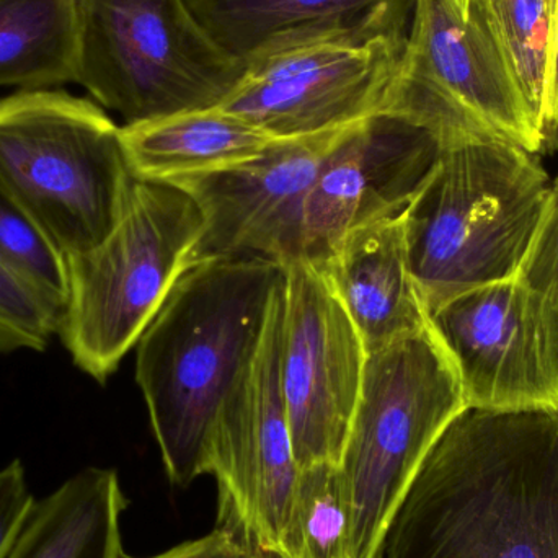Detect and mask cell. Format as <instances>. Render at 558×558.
<instances>
[{
    "instance_id": "20",
    "label": "cell",
    "mask_w": 558,
    "mask_h": 558,
    "mask_svg": "<svg viewBox=\"0 0 558 558\" xmlns=\"http://www.w3.org/2000/svg\"><path fill=\"white\" fill-rule=\"evenodd\" d=\"M350 505L331 462L299 471L277 558H351Z\"/></svg>"
},
{
    "instance_id": "21",
    "label": "cell",
    "mask_w": 558,
    "mask_h": 558,
    "mask_svg": "<svg viewBox=\"0 0 558 558\" xmlns=\"http://www.w3.org/2000/svg\"><path fill=\"white\" fill-rule=\"evenodd\" d=\"M556 3L557 0H472L471 3L484 16L543 131Z\"/></svg>"
},
{
    "instance_id": "9",
    "label": "cell",
    "mask_w": 558,
    "mask_h": 558,
    "mask_svg": "<svg viewBox=\"0 0 558 558\" xmlns=\"http://www.w3.org/2000/svg\"><path fill=\"white\" fill-rule=\"evenodd\" d=\"M284 299L286 277L257 353L219 407L205 462L218 482V527L275 558L301 471L282 393Z\"/></svg>"
},
{
    "instance_id": "26",
    "label": "cell",
    "mask_w": 558,
    "mask_h": 558,
    "mask_svg": "<svg viewBox=\"0 0 558 558\" xmlns=\"http://www.w3.org/2000/svg\"><path fill=\"white\" fill-rule=\"evenodd\" d=\"M123 558L130 557L124 554ZM147 558H275L248 546L244 539L235 536L231 531L216 527L213 533L172 547L167 553Z\"/></svg>"
},
{
    "instance_id": "7",
    "label": "cell",
    "mask_w": 558,
    "mask_h": 558,
    "mask_svg": "<svg viewBox=\"0 0 558 558\" xmlns=\"http://www.w3.org/2000/svg\"><path fill=\"white\" fill-rule=\"evenodd\" d=\"M242 72L186 0H78L75 84L124 124L221 105Z\"/></svg>"
},
{
    "instance_id": "5",
    "label": "cell",
    "mask_w": 558,
    "mask_h": 558,
    "mask_svg": "<svg viewBox=\"0 0 558 558\" xmlns=\"http://www.w3.org/2000/svg\"><path fill=\"white\" fill-rule=\"evenodd\" d=\"M202 231V213L183 190L136 179L113 231L65 257L69 298L58 335L82 373L107 383L192 265Z\"/></svg>"
},
{
    "instance_id": "16",
    "label": "cell",
    "mask_w": 558,
    "mask_h": 558,
    "mask_svg": "<svg viewBox=\"0 0 558 558\" xmlns=\"http://www.w3.org/2000/svg\"><path fill=\"white\" fill-rule=\"evenodd\" d=\"M209 38L242 64L265 49L327 33L407 38L415 0H186Z\"/></svg>"
},
{
    "instance_id": "23",
    "label": "cell",
    "mask_w": 558,
    "mask_h": 558,
    "mask_svg": "<svg viewBox=\"0 0 558 558\" xmlns=\"http://www.w3.org/2000/svg\"><path fill=\"white\" fill-rule=\"evenodd\" d=\"M62 314L0 258V353L45 351Z\"/></svg>"
},
{
    "instance_id": "22",
    "label": "cell",
    "mask_w": 558,
    "mask_h": 558,
    "mask_svg": "<svg viewBox=\"0 0 558 558\" xmlns=\"http://www.w3.org/2000/svg\"><path fill=\"white\" fill-rule=\"evenodd\" d=\"M0 258L56 311L64 314L69 298L65 257L2 189Z\"/></svg>"
},
{
    "instance_id": "3",
    "label": "cell",
    "mask_w": 558,
    "mask_h": 558,
    "mask_svg": "<svg viewBox=\"0 0 558 558\" xmlns=\"http://www.w3.org/2000/svg\"><path fill=\"white\" fill-rule=\"evenodd\" d=\"M537 154L498 140L442 147L405 219L410 270L426 312L452 295L514 278L549 202Z\"/></svg>"
},
{
    "instance_id": "15",
    "label": "cell",
    "mask_w": 558,
    "mask_h": 558,
    "mask_svg": "<svg viewBox=\"0 0 558 558\" xmlns=\"http://www.w3.org/2000/svg\"><path fill=\"white\" fill-rule=\"evenodd\" d=\"M318 270L353 320L367 354L428 327L410 270L403 215L348 232Z\"/></svg>"
},
{
    "instance_id": "25",
    "label": "cell",
    "mask_w": 558,
    "mask_h": 558,
    "mask_svg": "<svg viewBox=\"0 0 558 558\" xmlns=\"http://www.w3.org/2000/svg\"><path fill=\"white\" fill-rule=\"evenodd\" d=\"M35 504L22 462L16 459L0 469V558L12 553Z\"/></svg>"
},
{
    "instance_id": "1",
    "label": "cell",
    "mask_w": 558,
    "mask_h": 558,
    "mask_svg": "<svg viewBox=\"0 0 558 558\" xmlns=\"http://www.w3.org/2000/svg\"><path fill=\"white\" fill-rule=\"evenodd\" d=\"M380 558H558V410H462L390 518Z\"/></svg>"
},
{
    "instance_id": "28",
    "label": "cell",
    "mask_w": 558,
    "mask_h": 558,
    "mask_svg": "<svg viewBox=\"0 0 558 558\" xmlns=\"http://www.w3.org/2000/svg\"><path fill=\"white\" fill-rule=\"evenodd\" d=\"M454 2L458 3L459 9H461L462 12L465 13V15H469V10H471L472 0H454Z\"/></svg>"
},
{
    "instance_id": "6",
    "label": "cell",
    "mask_w": 558,
    "mask_h": 558,
    "mask_svg": "<svg viewBox=\"0 0 558 558\" xmlns=\"http://www.w3.org/2000/svg\"><path fill=\"white\" fill-rule=\"evenodd\" d=\"M465 409L458 373L429 327L367 354L338 464L350 505L351 558H380L407 488Z\"/></svg>"
},
{
    "instance_id": "2",
    "label": "cell",
    "mask_w": 558,
    "mask_h": 558,
    "mask_svg": "<svg viewBox=\"0 0 558 558\" xmlns=\"http://www.w3.org/2000/svg\"><path fill=\"white\" fill-rule=\"evenodd\" d=\"M282 278L257 255L196 262L137 341L136 380L173 485L206 474L213 423L260 347Z\"/></svg>"
},
{
    "instance_id": "13",
    "label": "cell",
    "mask_w": 558,
    "mask_h": 558,
    "mask_svg": "<svg viewBox=\"0 0 558 558\" xmlns=\"http://www.w3.org/2000/svg\"><path fill=\"white\" fill-rule=\"evenodd\" d=\"M348 126L279 137L254 159L170 182L202 213V238L192 265L257 255L284 268L304 258L308 195L325 156Z\"/></svg>"
},
{
    "instance_id": "19",
    "label": "cell",
    "mask_w": 558,
    "mask_h": 558,
    "mask_svg": "<svg viewBox=\"0 0 558 558\" xmlns=\"http://www.w3.org/2000/svg\"><path fill=\"white\" fill-rule=\"evenodd\" d=\"M78 0H0V87L75 84Z\"/></svg>"
},
{
    "instance_id": "14",
    "label": "cell",
    "mask_w": 558,
    "mask_h": 558,
    "mask_svg": "<svg viewBox=\"0 0 558 558\" xmlns=\"http://www.w3.org/2000/svg\"><path fill=\"white\" fill-rule=\"evenodd\" d=\"M442 144L390 114L350 124L315 177L305 206L304 260L320 268L361 226L403 215L432 175Z\"/></svg>"
},
{
    "instance_id": "8",
    "label": "cell",
    "mask_w": 558,
    "mask_h": 558,
    "mask_svg": "<svg viewBox=\"0 0 558 558\" xmlns=\"http://www.w3.org/2000/svg\"><path fill=\"white\" fill-rule=\"evenodd\" d=\"M379 114L425 128L442 147L498 140L530 153L546 136L477 7L415 0L396 74Z\"/></svg>"
},
{
    "instance_id": "17",
    "label": "cell",
    "mask_w": 558,
    "mask_h": 558,
    "mask_svg": "<svg viewBox=\"0 0 558 558\" xmlns=\"http://www.w3.org/2000/svg\"><path fill=\"white\" fill-rule=\"evenodd\" d=\"M277 140L219 105L121 126L131 172L147 182L229 169L260 156Z\"/></svg>"
},
{
    "instance_id": "4",
    "label": "cell",
    "mask_w": 558,
    "mask_h": 558,
    "mask_svg": "<svg viewBox=\"0 0 558 558\" xmlns=\"http://www.w3.org/2000/svg\"><path fill=\"white\" fill-rule=\"evenodd\" d=\"M134 182L121 126L92 98L56 88L0 98V189L64 257L113 231Z\"/></svg>"
},
{
    "instance_id": "11",
    "label": "cell",
    "mask_w": 558,
    "mask_h": 558,
    "mask_svg": "<svg viewBox=\"0 0 558 558\" xmlns=\"http://www.w3.org/2000/svg\"><path fill=\"white\" fill-rule=\"evenodd\" d=\"M468 409L558 410V350L543 308L517 277L468 289L428 312Z\"/></svg>"
},
{
    "instance_id": "12",
    "label": "cell",
    "mask_w": 558,
    "mask_h": 558,
    "mask_svg": "<svg viewBox=\"0 0 558 558\" xmlns=\"http://www.w3.org/2000/svg\"><path fill=\"white\" fill-rule=\"evenodd\" d=\"M282 393L299 469L340 464L367 353L340 299L311 262L284 267Z\"/></svg>"
},
{
    "instance_id": "24",
    "label": "cell",
    "mask_w": 558,
    "mask_h": 558,
    "mask_svg": "<svg viewBox=\"0 0 558 558\" xmlns=\"http://www.w3.org/2000/svg\"><path fill=\"white\" fill-rule=\"evenodd\" d=\"M517 278L543 308L558 350V177Z\"/></svg>"
},
{
    "instance_id": "27",
    "label": "cell",
    "mask_w": 558,
    "mask_h": 558,
    "mask_svg": "<svg viewBox=\"0 0 558 558\" xmlns=\"http://www.w3.org/2000/svg\"><path fill=\"white\" fill-rule=\"evenodd\" d=\"M546 144L558 136V0L554 15L553 38H550L549 61H547L546 100L543 114Z\"/></svg>"
},
{
    "instance_id": "18",
    "label": "cell",
    "mask_w": 558,
    "mask_h": 558,
    "mask_svg": "<svg viewBox=\"0 0 558 558\" xmlns=\"http://www.w3.org/2000/svg\"><path fill=\"white\" fill-rule=\"evenodd\" d=\"M126 507L117 472L84 469L36 501L7 558H123Z\"/></svg>"
},
{
    "instance_id": "10",
    "label": "cell",
    "mask_w": 558,
    "mask_h": 558,
    "mask_svg": "<svg viewBox=\"0 0 558 558\" xmlns=\"http://www.w3.org/2000/svg\"><path fill=\"white\" fill-rule=\"evenodd\" d=\"M407 38L327 33L258 52L219 107L277 137L308 136L379 114Z\"/></svg>"
}]
</instances>
